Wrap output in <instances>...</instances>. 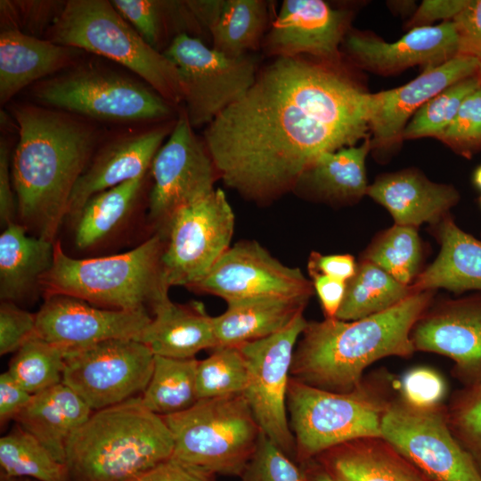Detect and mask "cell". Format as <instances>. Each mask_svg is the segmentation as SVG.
<instances>
[{"label":"cell","mask_w":481,"mask_h":481,"mask_svg":"<svg viewBox=\"0 0 481 481\" xmlns=\"http://www.w3.org/2000/svg\"><path fill=\"white\" fill-rule=\"evenodd\" d=\"M328 61L277 57L204 132L224 184L263 203L294 189L322 153L366 136L371 94Z\"/></svg>","instance_id":"6da1fadb"},{"label":"cell","mask_w":481,"mask_h":481,"mask_svg":"<svg viewBox=\"0 0 481 481\" xmlns=\"http://www.w3.org/2000/svg\"><path fill=\"white\" fill-rule=\"evenodd\" d=\"M14 117L19 142L11 169L17 210L27 229L53 241L98 131L70 113L35 105L16 107Z\"/></svg>","instance_id":"7a4b0ae2"},{"label":"cell","mask_w":481,"mask_h":481,"mask_svg":"<svg viewBox=\"0 0 481 481\" xmlns=\"http://www.w3.org/2000/svg\"><path fill=\"white\" fill-rule=\"evenodd\" d=\"M434 291L417 292L394 307L355 321L307 322L293 354L290 378L332 392H349L364 371L388 356L409 357L412 331Z\"/></svg>","instance_id":"3957f363"},{"label":"cell","mask_w":481,"mask_h":481,"mask_svg":"<svg viewBox=\"0 0 481 481\" xmlns=\"http://www.w3.org/2000/svg\"><path fill=\"white\" fill-rule=\"evenodd\" d=\"M173 452L162 416L137 396L94 411L69 438L65 464L69 481H125L170 459Z\"/></svg>","instance_id":"277c9868"},{"label":"cell","mask_w":481,"mask_h":481,"mask_svg":"<svg viewBox=\"0 0 481 481\" xmlns=\"http://www.w3.org/2000/svg\"><path fill=\"white\" fill-rule=\"evenodd\" d=\"M164 240L155 234L129 251L73 258L54 242L51 268L38 287L46 297L63 295L116 310H138L168 294L161 276Z\"/></svg>","instance_id":"5b68a950"},{"label":"cell","mask_w":481,"mask_h":481,"mask_svg":"<svg viewBox=\"0 0 481 481\" xmlns=\"http://www.w3.org/2000/svg\"><path fill=\"white\" fill-rule=\"evenodd\" d=\"M387 375L363 379L349 392H332L289 379V422L295 461L305 464L322 452L363 437H381L383 416L394 397Z\"/></svg>","instance_id":"8992f818"},{"label":"cell","mask_w":481,"mask_h":481,"mask_svg":"<svg viewBox=\"0 0 481 481\" xmlns=\"http://www.w3.org/2000/svg\"><path fill=\"white\" fill-rule=\"evenodd\" d=\"M49 40L115 61L141 77L172 104L183 102L179 74L147 44L111 1L69 0L48 29Z\"/></svg>","instance_id":"52a82bcc"},{"label":"cell","mask_w":481,"mask_h":481,"mask_svg":"<svg viewBox=\"0 0 481 481\" xmlns=\"http://www.w3.org/2000/svg\"><path fill=\"white\" fill-rule=\"evenodd\" d=\"M162 418L173 436L172 457L216 476L240 477L263 433L244 393L200 399Z\"/></svg>","instance_id":"ba28073f"},{"label":"cell","mask_w":481,"mask_h":481,"mask_svg":"<svg viewBox=\"0 0 481 481\" xmlns=\"http://www.w3.org/2000/svg\"><path fill=\"white\" fill-rule=\"evenodd\" d=\"M35 99L53 109L102 121L169 118L173 104L150 86L118 74L77 69L38 84Z\"/></svg>","instance_id":"9c48e42d"},{"label":"cell","mask_w":481,"mask_h":481,"mask_svg":"<svg viewBox=\"0 0 481 481\" xmlns=\"http://www.w3.org/2000/svg\"><path fill=\"white\" fill-rule=\"evenodd\" d=\"M235 216L221 189L177 208L166 224L164 284L192 289L231 247Z\"/></svg>","instance_id":"30bf717a"},{"label":"cell","mask_w":481,"mask_h":481,"mask_svg":"<svg viewBox=\"0 0 481 481\" xmlns=\"http://www.w3.org/2000/svg\"><path fill=\"white\" fill-rule=\"evenodd\" d=\"M163 53L177 69L192 127L208 126L240 99L259 70L254 56L229 57L187 34L177 36Z\"/></svg>","instance_id":"8fae6325"},{"label":"cell","mask_w":481,"mask_h":481,"mask_svg":"<svg viewBox=\"0 0 481 481\" xmlns=\"http://www.w3.org/2000/svg\"><path fill=\"white\" fill-rule=\"evenodd\" d=\"M381 437L433 481H481L450 429L443 404L418 408L394 397L382 419Z\"/></svg>","instance_id":"7c38bea8"},{"label":"cell","mask_w":481,"mask_h":481,"mask_svg":"<svg viewBox=\"0 0 481 481\" xmlns=\"http://www.w3.org/2000/svg\"><path fill=\"white\" fill-rule=\"evenodd\" d=\"M306 324L301 312L280 331L237 346L248 366L243 393L253 414L264 435L294 461L296 444L289 422L287 394L293 354Z\"/></svg>","instance_id":"4fadbf2b"},{"label":"cell","mask_w":481,"mask_h":481,"mask_svg":"<svg viewBox=\"0 0 481 481\" xmlns=\"http://www.w3.org/2000/svg\"><path fill=\"white\" fill-rule=\"evenodd\" d=\"M153 365L154 355L142 342L109 339L67 351L62 383L98 411L141 395Z\"/></svg>","instance_id":"5bb4252c"},{"label":"cell","mask_w":481,"mask_h":481,"mask_svg":"<svg viewBox=\"0 0 481 481\" xmlns=\"http://www.w3.org/2000/svg\"><path fill=\"white\" fill-rule=\"evenodd\" d=\"M151 167L149 216L159 224H166L177 208L211 193L219 178L205 142L193 132L184 110Z\"/></svg>","instance_id":"9a60e30c"},{"label":"cell","mask_w":481,"mask_h":481,"mask_svg":"<svg viewBox=\"0 0 481 481\" xmlns=\"http://www.w3.org/2000/svg\"><path fill=\"white\" fill-rule=\"evenodd\" d=\"M192 289L226 303L256 298L309 300L312 281L299 268L285 265L255 240L230 247Z\"/></svg>","instance_id":"2e32d148"},{"label":"cell","mask_w":481,"mask_h":481,"mask_svg":"<svg viewBox=\"0 0 481 481\" xmlns=\"http://www.w3.org/2000/svg\"><path fill=\"white\" fill-rule=\"evenodd\" d=\"M146 308L116 310L96 307L82 299L55 295L36 314V336L66 351L105 340L136 339L151 322Z\"/></svg>","instance_id":"e0dca14e"},{"label":"cell","mask_w":481,"mask_h":481,"mask_svg":"<svg viewBox=\"0 0 481 481\" xmlns=\"http://www.w3.org/2000/svg\"><path fill=\"white\" fill-rule=\"evenodd\" d=\"M411 338L415 351L450 358L463 387L481 382V293L430 306Z\"/></svg>","instance_id":"ac0fdd59"},{"label":"cell","mask_w":481,"mask_h":481,"mask_svg":"<svg viewBox=\"0 0 481 481\" xmlns=\"http://www.w3.org/2000/svg\"><path fill=\"white\" fill-rule=\"evenodd\" d=\"M348 23L346 12L322 0H285L263 39L270 56L309 54L337 64Z\"/></svg>","instance_id":"d6986e66"},{"label":"cell","mask_w":481,"mask_h":481,"mask_svg":"<svg viewBox=\"0 0 481 481\" xmlns=\"http://www.w3.org/2000/svg\"><path fill=\"white\" fill-rule=\"evenodd\" d=\"M480 72V59L458 54L439 65L425 68L402 86L371 94V146L384 148L398 143L405 126L422 105L448 86Z\"/></svg>","instance_id":"ffe728a7"},{"label":"cell","mask_w":481,"mask_h":481,"mask_svg":"<svg viewBox=\"0 0 481 481\" xmlns=\"http://www.w3.org/2000/svg\"><path fill=\"white\" fill-rule=\"evenodd\" d=\"M345 45L358 65L383 75L415 65L436 66L460 54V37L452 20L412 28L391 43L351 33L346 37Z\"/></svg>","instance_id":"44dd1931"},{"label":"cell","mask_w":481,"mask_h":481,"mask_svg":"<svg viewBox=\"0 0 481 481\" xmlns=\"http://www.w3.org/2000/svg\"><path fill=\"white\" fill-rule=\"evenodd\" d=\"M169 126L115 139L103 147L85 169L71 193L67 216L76 218L94 195L126 181L144 177L160 148Z\"/></svg>","instance_id":"7402d4cb"},{"label":"cell","mask_w":481,"mask_h":481,"mask_svg":"<svg viewBox=\"0 0 481 481\" xmlns=\"http://www.w3.org/2000/svg\"><path fill=\"white\" fill-rule=\"evenodd\" d=\"M367 195L389 212L395 224L417 228L437 224L460 199L453 186L434 183L414 169L378 176Z\"/></svg>","instance_id":"603a6c76"},{"label":"cell","mask_w":481,"mask_h":481,"mask_svg":"<svg viewBox=\"0 0 481 481\" xmlns=\"http://www.w3.org/2000/svg\"><path fill=\"white\" fill-rule=\"evenodd\" d=\"M151 309L154 315L137 340L154 355L190 359L202 350L217 347L214 317L201 302L177 304L167 294Z\"/></svg>","instance_id":"cb8c5ba5"},{"label":"cell","mask_w":481,"mask_h":481,"mask_svg":"<svg viewBox=\"0 0 481 481\" xmlns=\"http://www.w3.org/2000/svg\"><path fill=\"white\" fill-rule=\"evenodd\" d=\"M313 460L336 481H433L383 437L350 440Z\"/></svg>","instance_id":"d4e9b609"},{"label":"cell","mask_w":481,"mask_h":481,"mask_svg":"<svg viewBox=\"0 0 481 481\" xmlns=\"http://www.w3.org/2000/svg\"><path fill=\"white\" fill-rule=\"evenodd\" d=\"M434 225L440 251L434 262L416 277L411 285L412 289L481 291V238L461 230L449 215Z\"/></svg>","instance_id":"484cf974"},{"label":"cell","mask_w":481,"mask_h":481,"mask_svg":"<svg viewBox=\"0 0 481 481\" xmlns=\"http://www.w3.org/2000/svg\"><path fill=\"white\" fill-rule=\"evenodd\" d=\"M79 49L4 29L0 34V102L31 83L71 65Z\"/></svg>","instance_id":"4316f807"},{"label":"cell","mask_w":481,"mask_h":481,"mask_svg":"<svg viewBox=\"0 0 481 481\" xmlns=\"http://www.w3.org/2000/svg\"><path fill=\"white\" fill-rule=\"evenodd\" d=\"M93 412L77 394L61 382L32 395L14 420L58 461L65 463L69 438Z\"/></svg>","instance_id":"83f0119b"},{"label":"cell","mask_w":481,"mask_h":481,"mask_svg":"<svg viewBox=\"0 0 481 481\" xmlns=\"http://www.w3.org/2000/svg\"><path fill=\"white\" fill-rule=\"evenodd\" d=\"M307 300L256 298L227 303L226 310L213 318L217 346H236L269 337L286 327Z\"/></svg>","instance_id":"f1b7e54d"},{"label":"cell","mask_w":481,"mask_h":481,"mask_svg":"<svg viewBox=\"0 0 481 481\" xmlns=\"http://www.w3.org/2000/svg\"><path fill=\"white\" fill-rule=\"evenodd\" d=\"M371 148L365 139L360 146H347L320 155L301 175L294 189L330 202H355L367 195L365 160Z\"/></svg>","instance_id":"f546056e"},{"label":"cell","mask_w":481,"mask_h":481,"mask_svg":"<svg viewBox=\"0 0 481 481\" xmlns=\"http://www.w3.org/2000/svg\"><path fill=\"white\" fill-rule=\"evenodd\" d=\"M54 242L27 234L23 224L12 223L0 235V297L17 301L25 297L51 268Z\"/></svg>","instance_id":"4dcf8cb0"},{"label":"cell","mask_w":481,"mask_h":481,"mask_svg":"<svg viewBox=\"0 0 481 481\" xmlns=\"http://www.w3.org/2000/svg\"><path fill=\"white\" fill-rule=\"evenodd\" d=\"M111 3L143 39L160 53L179 35L198 37L205 32L187 1L113 0Z\"/></svg>","instance_id":"1f68e13d"},{"label":"cell","mask_w":481,"mask_h":481,"mask_svg":"<svg viewBox=\"0 0 481 481\" xmlns=\"http://www.w3.org/2000/svg\"><path fill=\"white\" fill-rule=\"evenodd\" d=\"M415 292L376 265L360 259L355 275L346 282V293L336 315L355 321L387 311Z\"/></svg>","instance_id":"d6a6232c"},{"label":"cell","mask_w":481,"mask_h":481,"mask_svg":"<svg viewBox=\"0 0 481 481\" xmlns=\"http://www.w3.org/2000/svg\"><path fill=\"white\" fill-rule=\"evenodd\" d=\"M268 20V4L262 0H224L210 29L212 48L237 58L258 48Z\"/></svg>","instance_id":"836d02e7"},{"label":"cell","mask_w":481,"mask_h":481,"mask_svg":"<svg viewBox=\"0 0 481 481\" xmlns=\"http://www.w3.org/2000/svg\"><path fill=\"white\" fill-rule=\"evenodd\" d=\"M144 177L126 181L92 196L75 218L74 241L86 249L109 236L130 213Z\"/></svg>","instance_id":"e575fe53"},{"label":"cell","mask_w":481,"mask_h":481,"mask_svg":"<svg viewBox=\"0 0 481 481\" xmlns=\"http://www.w3.org/2000/svg\"><path fill=\"white\" fill-rule=\"evenodd\" d=\"M196 358L175 359L154 355L150 381L140 395L151 412L166 416L184 411L197 401Z\"/></svg>","instance_id":"d590c367"},{"label":"cell","mask_w":481,"mask_h":481,"mask_svg":"<svg viewBox=\"0 0 481 481\" xmlns=\"http://www.w3.org/2000/svg\"><path fill=\"white\" fill-rule=\"evenodd\" d=\"M0 474L36 481H69L65 463L16 424L0 438Z\"/></svg>","instance_id":"8d00e7d4"},{"label":"cell","mask_w":481,"mask_h":481,"mask_svg":"<svg viewBox=\"0 0 481 481\" xmlns=\"http://www.w3.org/2000/svg\"><path fill=\"white\" fill-rule=\"evenodd\" d=\"M421 256L418 228L395 224L373 239L361 259L376 265L401 283L412 285L420 273Z\"/></svg>","instance_id":"74e56055"},{"label":"cell","mask_w":481,"mask_h":481,"mask_svg":"<svg viewBox=\"0 0 481 481\" xmlns=\"http://www.w3.org/2000/svg\"><path fill=\"white\" fill-rule=\"evenodd\" d=\"M66 354L65 349L35 335L16 352L7 371L34 395L62 382Z\"/></svg>","instance_id":"f35d334b"},{"label":"cell","mask_w":481,"mask_h":481,"mask_svg":"<svg viewBox=\"0 0 481 481\" xmlns=\"http://www.w3.org/2000/svg\"><path fill=\"white\" fill-rule=\"evenodd\" d=\"M481 86V72L462 79L428 101L411 118L402 139H439L457 115L463 101Z\"/></svg>","instance_id":"ab89813d"},{"label":"cell","mask_w":481,"mask_h":481,"mask_svg":"<svg viewBox=\"0 0 481 481\" xmlns=\"http://www.w3.org/2000/svg\"><path fill=\"white\" fill-rule=\"evenodd\" d=\"M247 383V363L237 346H217L209 356L198 362V400L243 393Z\"/></svg>","instance_id":"60d3db41"},{"label":"cell","mask_w":481,"mask_h":481,"mask_svg":"<svg viewBox=\"0 0 481 481\" xmlns=\"http://www.w3.org/2000/svg\"><path fill=\"white\" fill-rule=\"evenodd\" d=\"M446 416L452 433L481 473V382L455 391Z\"/></svg>","instance_id":"b9f144b4"},{"label":"cell","mask_w":481,"mask_h":481,"mask_svg":"<svg viewBox=\"0 0 481 481\" xmlns=\"http://www.w3.org/2000/svg\"><path fill=\"white\" fill-rule=\"evenodd\" d=\"M240 481H304L303 469L262 433Z\"/></svg>","instance_id":"7bdbcfd3"},{"label":"cell","mask_w":481,"mask_h":481,"mask_svg":"<svg viewBox=\"0 0 481 481\" xmlns=\"http://www.w3.org/2000/svg\"><path fill=\"white\" fill-rule=\"evenodd\" d=\"M4 29H16L35 35L49 29L61 14L66 2L60 1H6L0 2Z\"/></svg>","instance_id":"ee69618b"},{"label":"cell","mask_w":481,"mask_h":481,"mask_svg":"<svg viewBox=\"0 0 481 481\" xmlns=\"http://www.w3.org/2000/svg\"><path fill=\"white\" fill-rule=\"evenodd\" d=\"M439 140L468 157L481 149V86L463 101Z\"/></svg>","instance_id":"f6af8a7d"},{"label":"cell","mask_w":481,"mask_h":481,"mask_svg":"<svg viewBox=\"0 0 481 481\" xmlns=\"http://www.w3.org/2000/svg\"><path fill=\"white\" fill-rule=\"evenodd\" d=\"M446 393L443 377L428 367H415L402 378L400 396L418 408H431L441 404Z\"/></svg>","instance_id":"bcb514c9"},{"label":"cell","mask_w":481,"mask_h":481,"mask_svg":"<svg viewBox=\"0 0 481 481\" xmlns=\"http://www.w3.org/2000/svg\"><path fill=\"white\" fill-rule=\"evenodd\" d=\"M36 334V314L20 308L12 301L0 306V355L17 352Z\"/></svg>","instance_id":"7dc6e473"},{"label":"cell","mask_w":481,"mask_h":481,"mask_svg":"<svg viewBox=\"0 0 481 481\" xmlns=\"http://www.w3.org/2000/svg\"><path fill=\"white\" fill-rule=\"evenodd\" d=\"M125 481H218L211 472L181 462L173 457Z\"/></svg>","instance_id":"c3c4849f"},{"label":"cell","mask_w":481,"mask_h":481,"mask_svg":"<svg viewBox=\"0 0 481 481\" xmlns=\"http://www.w3.org/2000/svg\"><path fill=\"white\" fill-rule=\"evenodd\" d=\"M452 21L460 37V54L481 60V0H468Z\"/></svg>","instance_id":"681fc988"},{"label":"cell","mask_w":481,"mask_h":481,"mask_svg":"<svg viewBox=\"0 0 481 481\" xmlns=\"http://www.w3.org/2000/svg\"><path fill=\"white\" fill-rule=\"evenodd\" d=\"M357 263L349 254L322 255L319 252L310 254L308 273H317L333 279L347 282L355 273Z\"/></svg>","instance_id":"f907efd6"},{"label":"cell","mask_w":481,"mask_h":481,"mask_svg":"<svg viewBox=\"0 0 481 481\" xmlns=\"http://www.w3.org/2000/svg\"><path fill=\"white\" fill-rule=\"evenodd\" d=\"M26 391L6 371L0 375V424L6 425L15 420L31 399Z\"/></svg>","instance_id":"816d5d0a"},{"label":"cell","mask_w":481,"mask_h":481,"mask_svg":"<svg viewBox=\"0 0 481 481\" xmlns=\"http://www.w3.org/2000/svg\"><path fill=\"white\" fill-rule=\"evenodd\" d=\"M308 273L325 318H336L345 297L346 282L317 273Z\"/></svg>","instance_id":"f5cc1de1"},{"label":"cell","mask_w":481,"mask_h":481,"mask_svg":"<svg viewBox=\"0 0 481 481\" xmlns=\"http://www.w3.org/2000/svg\"><path fill=\"white\" fill-rule=\"evenodd\" d=\"M467 3L468 0H425L414 12L408 27L430 26L438 20L454 19Z\"/></svg>","instance_id":"db71d44e"},{"label":"cell","mask_w":481,"mask_h":481,"mask_svg":"<svg viewBox=\"0 0 481 481\" xmlns=\"http://www.w3.org/2000/svg\"><path fill=\"white\" fill-rule=\"evenodd\" d=\"M8 145L3 139L0 143V221L4 227L13 223L17 203L12 190Z\"/></svg>","instance_id":"11a10c76"},{"label":"cell","mask_w":481,"mask_h":481,"mask_svg":"<svg viewBox=\"0 0 481 481\" xmlns=\"http://www.w3.org/2000/svg\"><path fill=\"white\" fill-rule=\"evenodd\" d=\"M472 180H473V183L474 185L481 190V165L478 166L474 173H473V176H472Z\"/></svg>","instance_id":"9f6ffc18"},{"label":"cell","mask_w":481,"mask_h":481,"mask_svg":"<svg viewBox=\"0 0 481 481\" xmlns=\"http://www.w3.org/2000/svg\"><path fill=\"white\" fill-rule=\"evenodd\" d=\"M0 481H27L26 478L8 477L4 474H0Z\"/></svg>","instance_id":"6f0895ef"},{"label":"cell","mask_w":481,"mask_h":481,"mask_svg":"<svg viewBox=\"0 0 481 481\" xmlns=\"http://www.w3.org/2000/svg\"><path fill=\"white\" fill-rule=\"evenodd\" d=\"M27 481H36V480H33V479H29V478H26Z\"/></svg>","instance_id":"680465c9"},{"label":"cell","mask_w":481,"mask_h":481,"mask_svg":"<svg viewBox=\"0 0 481 481\" xmlns=\"http://www.w3.org/2000/svg\"><path fill=\"white\" fill-rule=\"evenodd\" d=\"M479 203H480V207H481V197H480V199H479Z\"/></svg>","instance_id":"91938a15"}]
</instances>
